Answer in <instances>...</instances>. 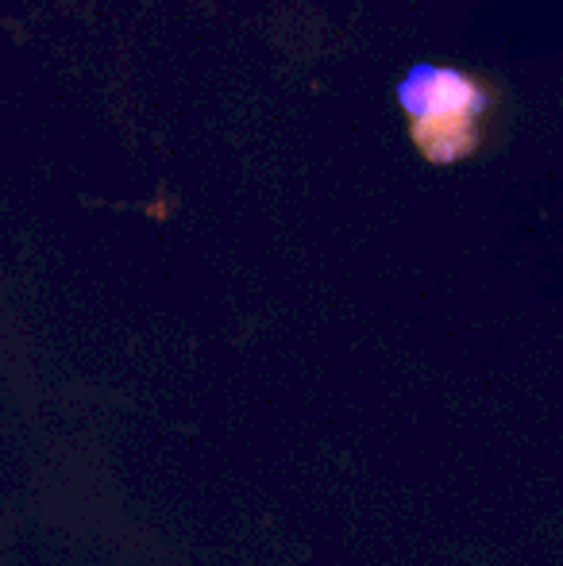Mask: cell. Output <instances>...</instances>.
<instances>
[{"label":"cell","instance_id":"1","mask_svg":"<svg viewBox=\"0 0 563 566\" xmlns=\"http://www.w3.org/2000/svg\"><path fill=\"white\" fill-rule=\"evenodd\" d=\"M498 101V90L482 74L436 62H417L398 82V105L409 116L414 147L436 166H451L482 147Z\"/></svg>","mask_w":563,"mask_h":566}]
</instances>
